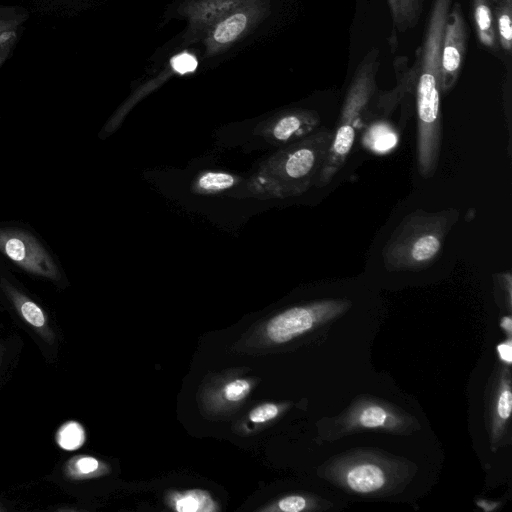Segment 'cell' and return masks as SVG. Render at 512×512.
I'll return each mask as SVG.
<instances>
[{
    "label": "cell",
    "mask_w": 512,
    "mask_h": 512,
    "mask_svg": "<svg viewBox=\"0 0 512 512\" xmlns=\"http://www.w3.org/2000/svg\"><path fill=\"white\" fill-rule=\"evenodd\" d=\"M352 306L348 299L329 298L289 308L269 320L268 338L277 344L289 342L345 314Z\"/></svg>",
    "instance_id": "6"
},
{
    "label": "cell",
    "mask_w": 512,
    "mask_h": 512,
    "mask_svg": "<svg viewBox=\"0 0 512 512\" xmlns=\"http://www.w3.org/2000/svg\"><path fill=\"white\" fill-rule=\"evenodd\" d=\"M84 440V429L77 422L65 423L58 431L57 441L63 449H77L84 443Z\"/></svg>",
    "instance_id": "22"
},
{
    "label": "cell",
    "mask_w": 512,
    "mask_h": 512,
    "mask_svg": "<svg viewBox=\"0 0 512 512\" xmlns=\"http://www.w3.org/2000/svg\"><path fill=\"white\" fill-rule=\"evenodd\" d=\"M238 181V178L232 174L209 171L195 180L192 189L198 193H216L233 187Z\"/></svg>",
    "instance_id": "17"
},
{
    "label": "cell",
    "mask_w": 512,
    "mask_h": 512,
    "mask_svg": "<svg viewBox=\"0 0 512 512\" xmlns=\"http://www.w3.org/2000/svg\"><path fill=\"white\" fill-rule=\"evenodd\" d=\"M378 66L379 51L373 48L355 70L315 187L322 188L328 185L344 166L354 145L357 131L362 130V116L375 94Z\"/></svg>",
    "instance_id": "4"
},
{
    "label": "cell",
    "mask_w": 512,
    "mask_h": 512,
    "mask_svg": "<svg viewBox=\"0 0 512 512\" xmlns=\"http://www.w3.org/2000/svg\"><path fill=\"white\" fill-rule=\"evenodd\" d=\"M497 354L501 363L511 365L512 362V342L511 338H507L505 341L497 345Z\"/></svg>",
    "instance_id": "27"
},
{
    "label": "cell",
    "mask_w": 512,
    "mask_h": 512,
    "mask_svg": "<svg viewBox=\"0 0 512 512\" xmlns=\"http://www.w3.org/2000/svg\"><path fill=\"white\" fill-rule=\"evenodd\" d=\"M320 125L319 114L310 109H292L277 114L259 126V133L274 145H288L306 137Z\"/></svg>",
    "instance_id": "11"
},
{
    "label": "cell",
    "mask_w": 512,
    "mask_h": 512,
    "mask_svg": "<svg viewBox=\"0 0 512 512\" xmlns=\"http://www.w3.org/2000/svg\"><path fill=\"white\" fill-rule=\"evenodd\" d=\"M467 25L461 6L455 3L448 11L441 46V93L455 85L461 71L467 46Z\"/></svg>",
    "instance_id": "10"
},
{
    "label": "cell",
    "mask_w": 512,
    "mask_h": 512,
    "mask_svg": "<svg viewBox=\"0 0 512 512\" xmlns=\"http://www.w3.org/2000/svg\"><path fill=\"white\" fill-rule=\"evenodd\" d=\"M424 0H388L394 26L400 31L414 27Z\"/></svg>",
    "instance_id": "16"
},
{
    "label": "cell",
    "mask_w": 512,
    "mask_h": 512,
    "mask_svg": "<svg viewBox=\"0 0 512 512\" xmlns=\"http://www.w3.org/2000/svg\"><path fill=\"white\" fill-rule=\"evenodd\" d=\"M17 39L15 29L4 31L0 34V66L7 59Z\"/></svg>",
    "instance_id": "26"
},
{
    "label": "cell",
    "mask_w": 512,
    "mask_h": 512,
    "mask_svg": "<svg viewBox=\"0 0 512 512\" xmlns=\"http://www.w3.org/2000/svg\"><path fill=\"white\" fill-rule=\"evenodd\" d=\"M270 13L269 0H249L218 20L202 38L205 56L213 57L228 50Z\"/></svg>",
    "instance_id": "9"
},
{
    "label": "cell",
    "mask_w": 512,
    "mask_h": 512,
    "mask_svg": "<svg viewBox=\"0 0 512 512\" xmlns=\"http://www.w3.org/2000/svg\"><path fill=\"white\" fill-rule=\"evenodd\" d=\"M495 287L497 290L501 291V295L504 296V306H506L507 310L511 311V273L503 272L498 273L494 276Z\"/></svg>",
    "instance_id": "25"
},
{
    "label": "cell",
    "mask_w": 512,
    "mask_h": 512,
    "mask_svg": "<svg viewBox=\"0 0 512 512\" xmlns=\"http://www.w3.org/2000/svg\"><path fill=\"white\" fill-rule=\"evenodd\" d=\"M97 459L89 456L71 458L64 466V473L71 479H82L93 475L99 469Z\"/></svg>",
    "instance_id": "21"
},
{
    "label": "cell",
    "mask_w": 512,
    "mask_h": 512,
    "mask_svg": "<svg viewBox=\"0 0 512 512\" xmlns=\"http://www.w3.org/2000/svg\"><path fill=\"white\" fill-rule=\"evenodd\" d=\"M420 429L418 419L401 407L378 397L361 394L337 416L324 418L319 436L321 442L330 443L356 433L410 435Z\"/></svg>",
    "instance_id": "5"
},
{
    "label": "cell",
    "mask_w": 512,
    "mask_h": 512,
    "mask_svg": "<svg viewBox=\"0 0 512 512\" xmlns=\"http://www.w3.org/2000/svg\"><path fill=\"white\" fill-rule=\"evenodd\" d=\"M4 351H5V349H4L3 345L0 343V365L2 363Z\"/></svg>",
    "instance_id": "31"
},
{
    "label": "cell",
    "mask_w": 512,
    "mask_h": 512,
    "mask_svg": "<svg viewBox=\"0 0 512 512\" xmlns=\"http://www.w3.org/2000/svg\"><path fill=\"white\" fill-rule=\"evenodd\" d=\"M279 413V407L272 403L262 404L253 409L249 418L252 422L262 423L274 419Z\"/></svg>",
    "instance_id": "24"
},
{
    "label": "cell",
    "mask_w": 512,
    "mask_h": 512,
    "mask_svg": "<svg viewBox=\"0 0 512 512\" xmlns=\"http://www.w3.org/2000/svg\"><path fill=\"white\" fill-rule=\"evenodd\" d=\"M0 252L25 272L51 281L61 279L54 258L30 232L17 227H0Z\"/></svg>",
    "instance_id": "7"
},
{
    "label": "cell",
    "mask_w": 512,
    "mask_h": 512,
    "mask_svg": "<svg viewBox=\"0 0 512 512\" xmlns=\"http://www.w3.org/2000/svg\"><path fill=\"white\" fill-rule=\"evenodd\" d=\"M361 140L365 149L376 154H386L397 146L399 135L392 124L377 119L364 125Z\"/></svg>",
    "instance_id": "14"
},
{
    "label": "cell",
    "mask_w": 512,
    "mask_h": 512,
    "mask_svg": "<svg viewBox=\"0 0 512 512\" xmlns=\"http://www.w3.org/2000/svg\"><path fill=\"white\" fill-rule=\"evenodd\" d=\"M333 131L317 128L285 145L261 163L247 182L253 197L282 199L298 196L314 186L325 163Z\"/></svg>",
    "instance_id": "1"
},
{
    "label": "cell",
    "mask_w": 512,
    "mask_h": 512,
    "mask_svg": "<svg viewBox=\"0 0 512 512\" xmlns=\"http://www.w3.org/2000/svg\"><path fill=\"white\" fill-rule=\"evenodd\" d=\"M502 330L506 333L508 338H511L512 332V319L510 315L503 316L500 322Z\"/></svg>",
    "instance_id": "30"
},
{
    "label": "cell",
    "mask_w": 512,
    "mask_h": 512,
    "mask_svg": "<svg viewBox=\"0 0 512 512\" xmlns=\"http://www.w3.org/2000/svg\"><path fill=\"white\" fill-rule=\"evenodd\" d=\"M249 0H185L177 9L187 21L185 43L202 40L222 17Z\"/></svg>",
    "instance_id": "12"
},
{
    "label": "cell",
    "mask_w": 512,
    "mask_h": 512,
    "mask_svg": "<svg viewBox=\"0 0 512 512\" xmlns=\"http://www.w3.org/2000/svg\"><path fill=\"white\" fill-rule=\"evenodd\" d=\"M278 509L284 512H301L307 510H327L332 507L331 502L316 497L300 494L283 497L277 503Z\"/></svg>",
    "instance_id": "19"
},
{
    "label": "cell",
    "mask_w": 512,
    "mask_h": 512,
    "mask_svg": "<svg viewBox=\"0 0 512 512\" xmlns=\"http://www.w3.org/2000/svg\"><path fill=\"white\" fill-rule=\"evenodd\" d=\"M0 287L23 322L45 343L54 345L56 334L43 308L5 278L0 279Z\"/></svg>",
    "instance_id": "13"
},
{
    "label": "cell",
    "mask_w": 512,
    "mask_h": 512,
    "mask_svg": "<svg viewBox=\"0 0 512 512\" xmlns=\"http://www.w3.org/2000/svg\"><path fill=\"white\" fill-rule=\"evenodd\" d=\"M416 473L414 462L374 448L340 453L326 460L319 469L324 480L348 494L364 498L395 496Z\"/></svg>",
    "instance_id": "2"
},
{
    "label": "cell",
    "mask_w": 512,
    "mask_h": 512,
    "mask_svg": "<svg viewBox=\"0 0 512 512\" xmlns=\"http://www.w3.org/2000/svg\"><path fill=\"white\" fill-rule=\"evenodd\" d=\"M512 410L511 369L496 364L485 393V421L492 452L511 444Z\"/></svg>",
    "instance_id": "8"
},
{
    "label": "cell",
    "mask_w": 512,
    "mask_h": 512,
    "mask_svg": "<svg viewBox=\"0 0 512 512\" xmlns=\"http://www.w3.org/2000/svg\"><path fill=\"white\" fill-rule=\"evenodd\" d=\"M175 509L180 512L211 511L214 509L210 496L201 490L180 493L175 498Z\"/></svg>",
    "instance_id": "20"
},
{
    "label": "cell",
    "mask_w": 512,
    "mask_h": 512,
    "mask_svg": "<svg viewBox=\"0 0 512 512\" xmlns=\"http://www.w3.org/2000/svg\"><path fill=\"white\" fill-rule=\"evenodd\" d=\"M476 503L480 508H482L484 511H488V512L494 511L500 505V502L489 501V500H484V499L477 500Z\"/></svg>",
    "instance_id": "29"
},
{
    "label": "cell",
    "mask_w": 512,
    "mask_h": 512,
    "mask_svg": "<svg viewBox=\"0 0 512 512\" xmlns=\"http://www.w3.org/2000/svg\"><path fill=\"white\" fill-rule=\"evenodd\" d=\"M22 20L14 19H0V34L4 31L15 29Z\"/></svg>",
    "instance_id": "28"
},
{
    "label": "cell",
    "mask_w": 512,
    "mask_h": 512,
    "mask_svg": "<svg viewBox=\"0 0 512 512\" xmlns=\"http://www.w3.org/2000/svg\"><path fill=\"white\" fill-rule=\"evenodd\" d=\"M512 1L501 0L496 9V34L501 47L510 51L512 47Z\"/></svg>",
    "instance_id": "18"
},
{
    "label": "cell",
    "mask_w": 512,
    "mask_h": 512,
    "mask_svg": "<svg viewBox=\"0 0 512 512\" xmlns=\"http://www.w3.org/2000/svg\"><path fill=\"white\" fill-rule=\"evenodd\" d=\"M473 15L479 41L485 47L495 48L498 40L489 0H473Z\"/></svg>",
    "instance_id": "15"
},
{
    "label": "cell",
    "mask_w": 512,
    "mask_h": 512,
    "mask_svg": "<svg viewBox=\"0 0 512 512\" xmlns=\"http://www.w3.org/2000/svg\"><path fill=\"white\" fill-rule=\"evenodd\" d=\"M250 385L246 380L237 379L228 383L224 388V396L227 400L235 402L243 399L249 392Z\"/></svg>",
    "instance_id": "23"
},
{
    "label": "cell",
    "mask_w": 512,
    "mask_h": 512,
    "mask_svg": "<svg viewBox=\"0 0 512 512\" xmlns=\"http://www.w3.org/2000/svg\"><path fill=\"white\" fill-rule=\"evenodd\" d=\"M455 208L440 211L415 210L397 225L382 250L388 271H420L439 256L445 238L457 223Z\"/></svg>",
    "instance_id": "3"
}]
</instances>
